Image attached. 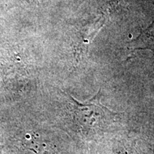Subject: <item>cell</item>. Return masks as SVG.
<instances>
[{"mask_svg":"<svg viewBox=\"0 0 154 154\" xmlns=\"http://www.w3.org/2000/svg\"><path fill=\"white\" fill-rule=\"evenodd\" d=\"M73 101L74 120L85 134L104 132L117 117L116 113L102 106L96 97L86 103H79L75 99Z\"/></svg>","mask_w":154,"mask_h":154,"instance_id":"cell-1","label":"cell"},{"mask_svg":"<svg viewBox=\"0 0 154 154\" xmlns=\"http://www.w3.org/2000/svg\"><path fill=\"white\" fill-rule=\"evenodd\" d=\"M154 5V3H153ZM154 46V20L151 24L132 41L131 47L134 49H146Z\"/></svg>","mask_w":154,"mask_h":154,"instance_id":"cell-2","label":"cell"}]
</instances>
